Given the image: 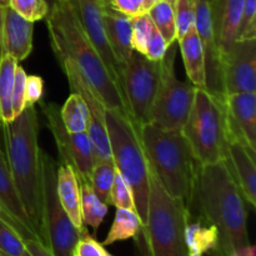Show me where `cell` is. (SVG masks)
<instances>
[{
  "label": "cell",
  "mask_w": 256,
  "mask_h": 256,
  "mask_svg": "<svg viewBox=\"0 0 256 256\" xmlns=\"http://www.w3.org/2000/svg\"><path fill=\"white\" fill-rule=\"evenodd\" d=\"M162 75V62H152L134 52L126 62L120 89L129 114L142 126L149 122L150 112Z\"/></svg>",
  "instance_id": "30bf717a"
},
{
  "label": "cell",
  "mask_w": 256,
  "mask_h": 256,
  "mask_svg": "<svg viewBox=\"0 0 256 256\" xmlns=\"http://www.w3.org/2000/svg\"><path fill=\"white\" fill-rule=\"evenodd\" d=\"M56 192L62 209L70 218L72 224L84 232L85 225L82 219V199L80 182L76 172L69 165L60 164L56 170Z\"/></svg>",
  "instance_id": "7402d4cb"
},
{
  "label": "cell",
  "mask_w": 256,
  "mask_h": 256,
  "mask_svg": "<svg viewBox=\"0 0 256 256\" xmlns=\"http://www.w3.org/2000/svg\"><path fill=\"white\" fill-rule=\"evenodd\" d=\"M108 254L109 252L105 250L104 245L100 244L95 238L88 234V230H85L75 245L72 256H108Z\"/></svg>",
  "instance_id": "74e56055"
},
{
  "label": "cell",
  "mask_w": 256,
  "mask_h": 256,
  "mask_svg": "<svg viewBox=\"0 0 256 256\" xmlns=\"http://www.w3.org/2000/svg\"><path fill=\"white\" fill-rule=\"evenodd\" d=\"M175 22L178 39L195 28L196 4L195 0H175Z\"/></svg>",
  "instance_id": "836d02e7"
},
{
  "label": "cell",
  "mask_w": 256,
  "mask_h": 256,
  "mask_svg": "<svg viewBox=\"0 0 256 256\" xmlns=\"http://www.w3.org/2000/svg\"><path fill=\"white\" fill-rule=\"evenodd\" d=\"M140 228H142V220L136 212L128 209H116L112 228L102 244L104 246H109L114 242L132 239L140 232Z\"/></svg>",
  "instance_id": "4316f807"
},
{
  "label": "cell",
  "mask_w": 256,
  "mask_h": 256,
  "mask_svg": "<svg viewBox=\"0 0 256 256\" xmlns=\"http://www.w3.org/2000/svg\"><path fill=\"white\" fill-rule=\"evenodd\" d=\"M0 134H2V122H0ZM2 138V136H0Z\"/></svg>",
  "instance_id": "816d5d0a"
},
{
  "label": "cell",
  "mask_w": 256,
  "mask_h": 256,
  "mask_svg": "<svg viewBox=\"0 0 256 256\" xmlns=\"http://www.w3.org/2000/svg\"><path fill=\"white\" fill-rule=\"evenodd\" d=\"M142 142L150 169L165 192L190 208L200 164L192 155L182 130L142 125Z\"/></svg>",
  "instance_id": "277c9868"
},
{
  "label": "cell",
  "mask_w": 256,
  "mask_h": 256,
  "mask_svg": "<svg viewBox=\"0 0 256 256\" xmlns=\"http://www.w3.org/2000/svg\"><path fill=\"white\" fill-rule=\"evenodd\" d=\"M34 22L18 14L12 8L2 6L0 55H10L18 62L25 60L32 50Z\"/></svg>",
  "instance_id": "e0dca14e"
},
{
  "label": "cell",
  "mask_w": 256,
  "mask_h": 256,
  "mask_svg": "<svg viewBox=\"0 0 256 256\" xmlns=\"http://www.w3.org/2000/svg\"><path fill=\"white\" fill-rule=\"evenodd\" d=\"M130 24H132V50L139 52V54L145 55L148 42H149L150 35H152L154 24H152L148 12L132 16L130 18Z\"/></svg>",
  "instance_id": "1f68e13d"
},
{
  "label": "cell",
  "mask_w": 256,
  "mask_h": 256,
  "mask_svg": "<svg viewBox=\"0 0 256 256\" xmlns=\"http://www.w3.org/2000/svg\"><path fill=\"white\" fill-rule=\"evenodd\" d=\"M42 110L48 128L54 136L59 152L60 164L69 165L76 172L80 182L89 184L90 174L95 164V155L88 132H69L60 118V106L44 102Z\"/></svg>",
  "instance_id": "8fae6325"
},
{
  "label": "cell",
  "mask_w": 256,
  "mask_h": 256,
  "mask_svg": "<svg viewBox=\"0 0 256 256\" xmlns=\"http://www.w3.org/2000/svg\"><path fill=\"white\" fill-rule=\"evenodd\" d=\"M44 82L38 75H26L25 79V105L35 106L42 98Z\"/></svg>",
  "instance_id": "ab89813d"
},
{
  "label": "cell",
  "mask_w": 256,
  "mask_h": 256,
  "mask_svg": "<svg viewBox=\"0 0 256 256\" xmlns=\"http://www.w3.org/2000/svg\"><path fill=\"white\" fill-rule=\"evenodd\" d=\"M80 199H82V219L84 225L92 228L95 232L104 222L109 210V205L98 198L88 182H80Z\"/></svg>",
  "instance_id": "f1b7e54d"
},
{
  "label": "cell",
  "mask_w": 256,
  "mask_h": 256,
  "mask_svg": "<svg viewBox=\"0 0 256 256\" xmlns=\"http://www.w3.org/2000/svg\"><path fill=\"white\" fill-rule=\"evenodd\" d=\"M228 165L234 176L238 188L242 192L246 204L256 206V165L252 155L244 145L235 139H230L228 149Z\"/></svg>",
  "instance_id": "44dd1931"
},
{
  "label": "cell",
  "mask_w": 256,
  "mask_h": 256,
  "mask_svg": "<svg viewBox=\"0 0 256 256\" xmlns=\"http://www.w3.org/2000/svg\"><path fill=\"white\" fill-rule=\"evenodd\" d=\"M256 38V0H244L242 19L238 28L235 40Z\"/></svg>",
  "instance_id": "d590c367"
},
{
  "label": "cell",
  "mask_w": 256,
  "mask_h": 256,
  "mask_svg": "<svg viewBox=\"0 0 256 256\" xmlns=\"http://www.w3.org/2000/svg\"><path fill=\"white\" fill-rule=\"evenodd\" d=\"M224 95L256 92V38L235 40L222 60Z\"/></svg>",
  "instance_id": "4fadbf2b"
},
{
  "label": "cell",
  "mask_w": 256,
  "mask_h": 256,
  "mask_svg": "<svg viewBox=\"0 0 256 256\" xmlns=\"http://www.w3.org/2000/svg\"><path fill=\"white\" fill-rule=\"evenodd\" d=\"M42 156V219L46 235L48 248L54 256H72L74 248L82 232L76 229L62 209L56 192V170L55 160L48 152Z\"/></svg>",
  "instance_id": "9c48e42d"
},
{
  "label": "cell",
  "mask_w": 256,
  "mask_h": 256,
  "mask_svg": "<svg viewBox=\"0 0 256 256\" xmlns=\"http://www.w3.org/2000/svg\"><path fill=\"white\" fill-rule=\"evenodd\" d=\"M255 249L252 245H250V246H248L246 249L242 250V252H232V254H230L229 256H255Z\"/></svg>",
  "instance_id": "7bdbcfd3"
},
{
  "label": "cell",
  "mask_w": 256,
  "mask_h": 256,
  "mask_svg": "<svg viewBox=\"0 0 256 256\" xmlns=\"http://www.w3.org/2000/svg\"><path fill=\"white\" fill-rule=\"evenodd\" d=\"M105 122L112 162L132 186L135 208L142 225L148 212L150 166L142 142V126L129 112L108 108L105 109Z\"/></svg>",
  "instance_id": "8992f818"
},
{
  "label": "cell",
  "mask_w": 256,
  "mask_h": 256,
  "mask_svg": "<svg viewBox=\"0 0 256 256\" xmlns=\"http://www.w3.org/2000/svg\"><path fill=\"white\" fill-rule=\"evenodd\" d=\"M196 4L198 34L202 40L205 55V72H206V90L216 95H224L222 82V54L216 44L212 29V12L209 0H195Z\"/></svg>",
  "instance_id": "2e32d148"
},
{
  "label": "cell",
  "mask_w": 256,
  "mask_h": 256,
  "mask_svg": "<svg viewBox=\"0 0 256 256\" xmlns=\"http://www.w3.org/2000/svg\"><path fill=\"white\" fill-rule=\"evenodd\" d=\"M154 26L159 30L166 44H175L178 40L175 22V0H159L148 12Z\"/></svg>",
  "instance_id": "83f0119b"
},
{
  "label": "cell",
  "mask_w": 256,
  "mask_h": 256,
  "mask_svg": "<svg viewBox=\"0 0 256 256\" xmlns=\"http://www.w3.org/2000/svg\"><path fill=\"white\" fill-rule=\"evenodd\" d=\"M182 130L200 165L225 162L232 139L225 95L212 94L209 90L196 88L192 109Z\"/></svg>",
  "instance_id": "52a82bcc"
},
{
  "label": "cell",
  "mask_w": 256,
  "mask_h": 256,
  "mask_svg": "<svg viewBox=\"0 0 256 256\" xmlns=\"http://www.w3.org/2000/svg\"><path fill=\"white\" fill-rule=\"evenodd\" d=\"M45 19L52 48L59 62H69L82 72L108 109L129 112L119 85L90 42L69 0H56Z\"/></svg>",
  "instance_id": "7a4b0ae2"
},
{
  "label": "cell",
  "mask_w": 256,
  "mask_h": 256,
  "mask_svg": "<svg viewBox=\"0 0 256 256\" xmlns=\"http://www.w3.org/2000/svg\"><path fill=\"white\" fill-rule=\"evenodd\" d=\"M209 2H210V0H209Z\"/></svg>",
  "instance_id": "db71d44e"
},
{
  "label": "cell",
  "mask_w": 256,
  "mask_h": 256,
  "mask_svg": "<svg viewBox=\"0 0 256 256\" xmlns=\"http://www.w3.org/2000/svg\"><path fill=\"white\" fill-rule=\"evenodd\" d=\"M225 109L232 139L256 155V92L225 95Z\"/></svg>",
  "instance_id": "9a60e30c"
},
{
  "label": "cell",
  "mask_w": 256,
  "mask_h": 256,
  "mask_svg": "<svg viewBox=\"0 0 256 256\" xmlns=\"http://www.w3.org/2000/svg\"><path fill=\"white\" fill-rule=\"evenodd\" d=\"M185 244L189 254L212 255L219 245V232L214 225L205 222L198 215V220L189 216L185 228Z\"/></svg>",
  "instance_id": "cb8c5ba5"
},
{
  "label": "cell",
  "mask_w": 256,
  "mask_h": 256,
  "mask_svg": "<svg viewBox=\"0 0 256 256\" xmlns=\"http://www.w3.org/2000/svg\"><path fill=\"white\" fill-rule=\"evenodd\" d=\"M25 242V246L26 250L29 252V254L32 256H54L52 252L48 249L45 245H42V242H38L35 239H26Z\"/></svg>",
  "instance_id": "b9f144b4"
},
{
  "label": "cell",
  "mask_w": 256,
  "mask_h": 256,
  "mask_svg": "<svg viewBox=\"0 0 256 256\" xmlns=\"http://www.w3.org/2000/svg\"><path fill=\"white\" fill-rule=\"evenodd\" d=\"M60 118L69 132H86L89 125V109L78 92H70L69 98L60 108Z\"/></svg>",
  "instance_id": "484cf974"
},
{
  "label": "cell",
  "mask_w": 256,
  "mask_h": 256,
  "mask_svg": "<svg viewBox=\"0 0 256 256\" xmlns=\"http://www.w3.org/2000/svg\"><path fill=\"white\" fill-rule=\"evenodd\" d=\"M19 65L15 58L0 55V122L2 124L14 120L12 108V94L15 72Z\"/></svg>",
  "instance_id": "d4e9b609"
},
{
  "label": "cell",
  "mask_w": 256,
  "mask_h": 256,
  "mask_svg": "<svg viewBox=\"0 0 256 256\" xmlns=\"http://www.w3.org/2000/svg\"><path fill=\"white\" fill-rule=\"evenodd\" d=\"M2 6H0V42H2Z\"/></svg>",
  "instance_id": "bcb514c9"
},
{
  "label": "cell",
  "mask_w": 256,
  "mask_h": 256,
  "mask_svg": "<svg viewBox=\"0 0 256 256\" xmlns=\"http://www.w3.org/2000/svg\"><path fill=\"white\" fill-rule=\"evenodd\" d=\"M190 212L182 199L168 194L150 169L146 220L135 239L138 256H188L185 228Z\"/></svg>",
  "instance_id": "5b68a950"
},
{
  "label": "cell",
  "mask_w": 256,
  "mask_h": 256,
  "mask_svg": "<svg viewBox=\"0 0 256 256\" xmlns=\"http://www.w3.org/2000/svg\"><path fill=\"white\" fill-rule=\"evenodd\" d=\"M5 158L19 196L24 204L38 240L48 248L42 219V156L39 122L34 106L25 109L9 122L2 124ZM49 249V248H48Z\"/></svg>",
  "instance_id": "3957f363"
},
{
  "label": "cell",
  "mask_w": 256,
  "mask_h": 256,
  "mask_svg": "<svg viewBox=\"0 0 256 256\" xmlns=\"http://www.w3.org/2000/svg\"><path fill=\"white\" fill-rule=\"evenodd\" d=\"M0 205L8 216L12 219L15 229L22 235V239L38 240L36 232L20 199L12 172L8 166L6 158L2 149H0Z\"/></svg>",
  "instance_id": "ac0fdd59"
},
{
  "label": "cell",
  "mask_w": 256,
  "mask_h": 256,
  "mask_svg": "<svg viewBox=\"0 0 256 256\" xmlns=\"http://www.w3.org/2000/svg\"><path fill=\"white\" fill-rule=\"evenodd\" d=\"M102 9L105 32H106L108 42H109V46L112 49V56H114L115 62H116L120 84L125 65L129 62L132 52H134L132 46L130 16L115 12V10L105 6L104 4H102Z\"/></svg>",
  "instance_id": "d6986e66"
},
{
  "label": "cell",
  "mask_w": 256,
  "mask_h": 256,
  "mask_svg": "<svg viewBox=\"0 0 256 256\" xmlns=\"http://www.w3.org/2000/svg\"><path fill=\"white\" fill-rule=\"evenodd\" d=\"M69 2L80 25L84 29L86 36L89 38L90 42L99 52L110 75L120 88L119 72H118L116 62H115L112 49L108 42L104 22H102V2L100 0H69Z\"/></svg>",
  "instance_id": "5bb4252c"
},
{
  "label": "cell",
  "mask_w": 256,
  "mask_h": 256,
  "mask_svg": "<svg viewBox=\"0 0 256 256\" xmlns=\"http://www.w3.org/2000/svg\"><path fill=\"white\" fill-rule=\"evenodd\" d=\"M110 205H114L116 209H128L136 212L132 186L118 170L114 182H112V192H110Z\"/></svg>",
  "instance_id": "d6a6232c"
},
{
  "label": "cell",
  "mask_w": 256,
  "mask_h": 256,
  "mask_svg": "<svg viewBox=\"0 0 256 256\" xmlns=\"http://www.w3.org/2000/svg\"><path fill=\"white\" fill-rule=\"evenodd\" d=\"M175 55L176 48L172 44L162 60L160 82L148 122L165 130L182 129L196 90L192 82H180L176 78Z\"/></svg>",
  "instance_id": "ba28073f"
},
{
  "label": "cell",
  "mask_w": 256,
  "mask_h": 256,
  "mask_svg": "<svg viewBox=\"0 0 256 256\" xmlns=\"http://www.w3.org/2000/svg\"><path fill=\"white\" fill-rule=\"evenodd\" d=\"M9 5V0H0V6H8Z\"/></svg>",
  "instance_id": "7dc6e473"
},
{
  "label": "cell",
  "mask_w": 256,
  "mask_h": 256,
  "mask_svg": "<svg viewBox=\"0 0 256 256\" xmlns=\"http://www.w3.org/2000/svg\"><path fill=\"white\" fill-rule=\"evenodd\" d=\"M26 72L20 65H18L12 94V108L14 118H16L26 106L25 105V79H26Z\"/></svg>",
  "instance_id": "8d00e7d4"
},
{
  "label": "cell",
  "mask_w": 256,
  "mask_h": 256,
  "mask_svg": "<svg viewBox=\"0 0 256 256\" xmlns=\"http://www.w3.org/2000/svg\"><path fill=\"white\" fill-rule=\"evenodd\" d=\"M0 219H2V220H5V222H9V224L12 225V226L15 229V226H14V224H12V219H10V218L8 216V214L4 212V209H2V205H0ZM15 230H16V229H15Z\"/></svg>",
  "instance_id": "f6af8a7d"
},
{
  "label": "cell",
  "mask_w": 256,
  "mask_h": 256,
  "mask_svg": "<svg viewBox=\"0 0 256 256\" xmlns=\"http://www.w3.org/2000/svg\"><path fill=\"white\" fill-rule=\"evenodd\" d=\"M9 6L32 22L45 19L49 14V5L45 0H9Z\"/></svg>",
  "instance_id": "e575fe53"
},
{
  "label": "cell",
  "mask_w": 256,
  "mask_h": 256,
  "mask_svg": "<svg viewBox=\"0 0 256 256\" xmlns=\"http://www.w3.org/2000/svg\"><path fill=\"white\" fill-rule=\"evenodd\" d=\"M192 209L219 232V245L212 256H229L250 246L246 202L226 160L200 165L189 208Z\"/></svg>",
  "instance_id": "6da1fadb"
},
{
  "label": "cell",
  "mask_w": 256,
  "mask_h": 256,
  "mask_svg": "<svg viewBox=\"0 0 256 256\" xmlns=\"http://www.w3.org/2000/svg\"><path fill=\"white\" fill-rule=\"evenodd\" d=\"M102 4L118 12L128 15V16H135V15L142 14V2L144 0H100Z\"/></svg>",
  "instance_id": "60d3db41"
},
{
  "label": "cell",
  "mask_w": 256,
  "mask_h": 256,
  "mask_svg": "<svg viewBox=\"0 0 256 256\" xmlns=\"http://www.w3.org/2000/svg\"><path fill=\"white\" fill-rule=\"evenodd\" d=\"M188 256H202V254H189Z\"/></svg>",
  "instance_id": "681fc988"
},
{
  "label": "cell",
  "mask_w": 256,
  "mask_h": 256,
  "mask_svg": "<svg viewBox=\"0 0 256 256\" xmlns=\"http://www.w3.org/2000/svg\"><path fill=\"white\" fill-rule=\"evenodd\" d=\"M108 256H112V254H108Z\"/></svg>",
  "instance_id": "f5cc1de1"
},
{
  "label": "cell",
  "mask_w": 256,
  "mask_h": 256,
  "mask_svg": "<svg viewBox=\"0 0 256 256\" xmlns=\"http://www.w3.org/2000/svg\"><path fill=\"white\" fill-rule=\"evenodd\" d=\"M45 2H46L48 5H49V10H50V9H52V5L55 4V2H56V0H45Z\"/></svg>",
  "instance_id": "c3c4849f"
},
{
  "label": "cell",
  "mask_w": 256,
  "mask_h": 256,
  "mask_svg": "<svg viewBox=\"0 0 256 256\" xmlns=\"http://www.w3.org/2000/svg\"><path fill=\"white\" fill-rule=\"evenodd\" d=\"M168 49H169V45L166 44L159 30L154 26L149 42H148L146 52H145L144 56L152 60V62H162L166 54Z\"/></svg>",
  "instance_id": "f35d334b"
},
{
  "label": "cell",
  "mask_w": 256,
  "mask_h": 256,
  "mask_svg": "<svg viewBox=\"0 0 256 256\" xmlns=\"http://www.w3.org/2000/svg\"><path fill=\"white\" fill-rule=\"evenodd\" d=\"M176 42H179L185 72L192 84L199 89H206L205 55L196 26L179 38Z\"/></svg>",
  "instance_id": "603a6c76"
},
{
  "label": "cell",
  "mask_w": 256,
  "mask_h": 256,
  "mask_svg": "<svg viewBox=\"0 0 256 256\" xmlns=\"http://www.w3.org/2000/svg\"><path fill=\"white\" fill-rule=\"evenodd\" d=\"M159 0H144L142 2V12H148L152 6H154Z\"/></svg>",
  "instance_id": "ee69618b"
},
{
  "label": "cell",
  "mask_w": 256,
  "mask_h": 256,
  "mask_svg": "<svg viewBox=\"0 0 256 256\" xmlns=\"http://www.w3.org/2000/svg\"><path fill=\"white\" fill-rule=\"evenodd\" d=\"M0 256H5V255H2V254H0ZM25 256H32V255H30V254H29V252H28V254H26V255H25Z\"/></svg>",
  "instance_id": "f907efd6"
},
{
  "label": "cell",
  "mask_w": 256,
  "mask_h": 256,
  "mask_svg": "<svg viewBox=\"0 0 256 256\" xmlns=\"http://www.w3.org/2000/svg\"><path fill=\"white\" fill-rule=\"evenodd\" d=\"M60 65L69 82L70 92L82 95L89 109V125L86 132L92 142L95 160H112L109 134L105 122L106 106L94 88L82 76V72H78L69 62H60Z\"/></svg>",
  "instance_id": "7c38bea8"
},
{
  "label": "cell",
  "mask_w": 256,
  "mask_h": 256,
  "mask_svg": "<svg viewBox=\"0 0 256 256\" xmlns=\"http://www.w3.org/2000/svg\"><path fill=\"white\" fill-rule=\"evenodd\" d=\"M244 0H210L212 29L222 56L235 42Z\"/></svg>",
  "instance_id": "ffe728a7"
},
{
  "label": "cell",
  "mask_w": 256,
  "mask_h": 256,
  "mask_svg": "<svg viewBox=\"0 0 256 256\" xmlns=\"http://www.w3.org/2000/svg\"><path fill=\"white\" fill-rule=\"evenodd\" d=\"M116 168L112 160H95L90 174L89 185L100 200L110 205V192L114 182Z\"/></svg>",
  "instance_id": "f546056e"
},
{
  "label": "cell",
  "mask_w": 256,
  "mask_h": 256,
  "mask_svg": "<svg viewBox=\"0 0 256 256\" xmlns=\"http://www.w3.org/2000/svg\"><path fill=\"white\" fill-rule=\"evenodd\" d=\"M0 254L5 256H25L28 254L22 235L2 219H0Z\"/></svg>",
  "instance_id": "4dcf8cb0"
}]
</instances>
